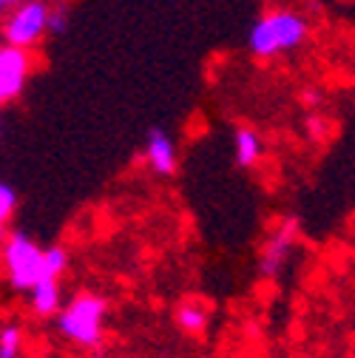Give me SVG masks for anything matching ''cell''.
Returning <instances> with one entry per match:
<instances>
[{
    "instance_id": "9a60e30c",
    "label": "cell",
    "mask_w": 355,
    "mask_h": 358,
    "mask_svg": "<svg viewBox=\"0 0 355 358\" xmlns=\"http://www.w3.org/2000/svg\"><path fill=\"white\" fill-rule=\"evenodd\" d=\"M6 239H9V236H6V225H3V222H0V248L6 245Z\"/></svg>"
},
{
    "instance_id": "4fadbf2b",
    "label": "cell",
    "mask_w": 355,
    "mask_h": 358,
    "mask_svg": "<svg viewBox=\"0 0 355 358\" xmlns=\"http://www.w3.org/2000/svg\"><path fill=\"white\" fill-rule=\"evenodd\" d=\"M15 205H17V196H15V191H12L9 185H3V182H0V222H3V225H6V219L12 216Z\"/></svg>"
},
{
    "instance_id": "7a4b0ae2",
    "label": "cell",
    "mask_w": 355,
    "mask_h": 358,
    "mask_svg": "<svg viewBox=\"0 0 355 358\" xmlns=\"http://www.w3.org/2000/svg\"><path fill=\"white\" fill-rule=\"evenodd\" d=\"M103 319H106V301L97 296H80L60 316V330L66 338L82 347H92L103 336Z\"/></svg>"
},
{
    "instance_id": "3957f363",
    "label": "cell",
    "mask_w": 355,
    "mask_h": 358,
    "mask_svg": "<svg viewBox=\"0 0 355 358\" xmlns=\"http://www.w3.org/2000/svg\"><path fill=\"white\" fill-rule=\"evenodd\" d=\"M6 273L17 290H31L43 279V250L23 234L6 239Z\"/></svg>"
},
{
    "instance_id": "2e32d148",
    "label": "cell",
    "mask_w": 355,
    "mask_h": 358,
    "mask_svg": "<svg viewBox=\"0 0 355 358\" xmlns=\"http://www.w3.org/2000/svg\"><path fill=\"white\" fill-rule=\"evenodd\" d=\"M9 3H12V0H0V15L6 12V6H9Z\"/></svg>"
},
{
    "instance_id": "8992f818",
    "label": "cell",
    "mask_w": 355,
    "mask_h": 358,
    "mask_svg": "<svg viewBox=\"0 0 355 358\" xmlns=\"http://www.w3.org/2000/svg\"><path fill=\"white\" fill-rule=\"evenodd\" d=\"M293 245H296V222L287 219V222H282V225H279V231L270 236L268 248H264V256H261V273H264V276L279 273Z\"/></svg>"
},
{
    "instance_id": "ba28073f",
    "label": "cell",
    "mask_w": 355,
    "mask_h": 358,
    "mask_svg": "<svg viewBox=\"0 0 355 358\" xmlns=\"http://www.w3.org/2000/svg\"><path fill=\"white\" fill-rule=\"evenodd\" d=\"M31 304L40 316H52V313L60 307V287L57 279H40L31 287Z\"/></svg>"
},
{
    "instance_id": "8fae6325",
    "label": "cell",
    "mask_w": 355,
    "mask_h": 358,
    "mask_svg": "<svg viewBox=\"0 0 355 358\" xmlns=\"http://www.w3.org/2000/svg\"><path fill=\"white\" fill-rule=\"evenodd\" d=\"M20 350H23L20 327L9 324L0 330V358H20Z\"/></svg>"
},
{
    "instance_id": "7c38bea8",
    "label": "cell",
    "mask_w": 355,
    "mask_h": 358,
    "mask_svg": "<svg viewBox=\"0 0 355 358\" xmlns=\"http://www.w3.org/2000/svg\"><path fill=\"white\" fill-rule=\"evenodd\" d=\"M68 264V256L63 248H49L43 253V279H57Z\"/></svg>"
},
{
    "instance_id": "5bb4252c",
    "label": "cell",
    "mask_w": 355,
    "mask_h": 358,
    "mask_svg": "<svg viewBox=\"0 0 355 358\" xmlns=\"http://www.w3.org/2000/svg\"><path fill=\"white\" fill-rule=\"evenodd\" d=\"M68 26V17H66V9H49V17H46V31L52 34H63Z\"/></svg>"
},
{
    "instance_id": "6da1fadb",
    "label": "cell",
    "mask_w": 355,
    "mask_h": 358,
    "mask_svg": "<svg viewBox=\"0 0 355 358\" xmlns=\"http://www.w3.org/2000/svg\"><path fill=\"white\" fill-rule=\"evenodd\" d=\"M307 40V20L298 12L276 9L261 15L250 29V52L256 57H276L298 49Z\"/></svg>"
},
{
    "instance_id": "30bf717a",
    "label": "cell",
    "mask_w": 355,
    "mask_h": 358,
    "mask_svg": "<svg viewBox=\"0 0 355 358\" xmlns=\"http://www.w3.org/2000/svg\"><path fill=\"white\" fill-rule=\"evenodd\" d=\"M259 157H261V140H259V134L250 131V128L236 131V159L242 165H256Z\"/></svg>"
},
{
    "instance_id": "277c9868",
    "label": "cell",
    "mask_w": 355,
    "mask_h": 358,
    "mask_svg": "<svg viewBox=\"0 0 355 358\" xmlns=\"http://www.w3.org/2000/svg\"><path fill=\"white\" fill-rule=\"evenodd\" d=\"M46 17H49V6L43 0H23V3L12 12V17L6 20V43L15 49H29L46 34Z\"/></svg>"
},
{
    "instance_id": "52a82bcc",
    "label": "cell",
    "mask_w": 355,
    "mask_h": 358,
    "mask_svg": "<svg viewBox=\"0 0 355 358\" xmlns=\"http://www.w3.org/2000/svg\"><path fill=\"white\" fill-rule=\"evenodd\" d=\"M145 154H148L151 168L159 176L173 173V168H176V151H173V143L168 140V134H162L159 128H154L151 137H148V151Z\"/></svg>"
},
{
    "instance_id": "9c48e42d",
    "label": "cell",
    "mask_w": 355,
    "mask_h": 358,
    "mask_svg": "<svg viewBox=\"0 0 355 358\" xmlns=\"http://www.w3.org/2000/svg\"><path fill=\"white\" fill-rule=\"evenodd\" d=\"M208 322H210V313L199 301H188V304H182L180 310H176V324H180L182 330H188V333H194V336L202 333L208 327Z\"/></svg>"
},
{
    "instance_id": "5b68a950",
    "label": "cell",
    "mask_w": 355,
    "mask_h": 358,
    "mask_svg": "<svg viewBox=\"0 0 355 358\" xmlns=\"http://www.w3.org/2000/svg\"><path fill=\"white\" fill-rule=\"evenodd\" d=\"M29 55L26 49H15V46H0V103L15 100L23 92V83L29 77Z\"/></svg>"
}]
</instances>
